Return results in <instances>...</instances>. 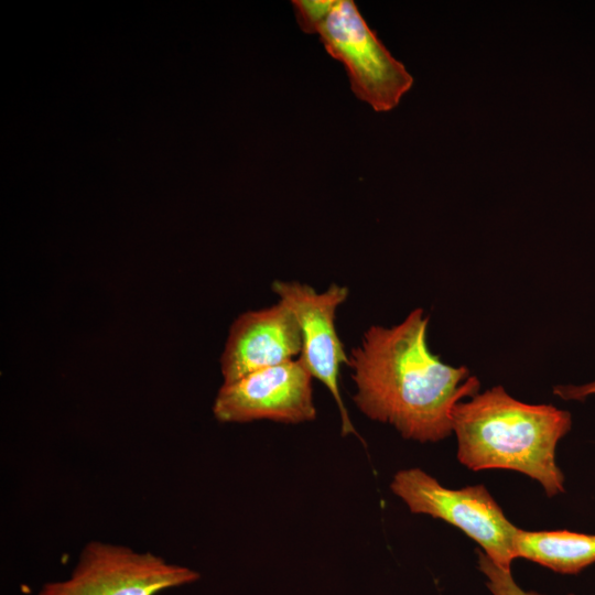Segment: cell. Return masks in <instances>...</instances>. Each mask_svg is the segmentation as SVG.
Instances as JSON below:
<instances>
[{
    "label": "cell",
    "instance_id": "obj_6",
    "mask_svg": "<svg viewBox=\"0 0 595 595\" xmlns=\"http://www.w3.org/2000/svg\"><path fill=\"white\" fill-rule=\"evenodd\" d=\"M310 370L298 357L223 383L213 413L219 422L271 420L302 423L316 418Z\"/></svg>",
    "mask_w": 595,
    "mask_h": 595
},
{
    "label": "cell",
    "instance_id": "obj_10",
    "mask_svg": "<svg viewBox=\"0 0 595 595\" xmlns=\"http://www.w3.org/2000/svg\"><path fill=\"white\" fill-rule=\"evenodd\" d=\"M478 566L486 575V585L493 595H542L533 591H523L515 582L511 571L496 565L484 552H478Z\"/></svg>",
    "mask_w": 595,
    "mask_h": 595
},
{
    "label": "cell",
    "instance_id": "obj_8",
    "mask_svg": "<svg viewBox=\"0 0 595 595\" xmlns=\"http://www.w3.org/2000/svg\"><path fill=\"white\" fill-rule=\"evenodd\" d=\"M302 346L300 324L282 301L246 312L232 323L221 355L224 383L295 359Z\"/></svg>",
    "mask_w": 595,
    "mask_h": 595
},
{
    "label": "cell",
    "instance_id": "obj_2",
    "mask_svg": "<svg viewBox=\"0 0 595 595\" xmlns=\"http://www.w3.org/2000/svg\"><path fill=\"white\" fill-rule=\"evenodd\" d=\"M457 459L473 470L510 469L537 480L548 497L565 491L556 446L572 428L569 411L530 404L495 386L453 409Z\"/></svg>",
    "mask_w": 595,
    "mask_h": 595
},
{
    "label": "cell",
    "instance_id": "obj_5",
    "mask_svg": "<svg viewBox=\"0 0 595 595\" xmlns=\"http://www.w3.org/2000/svg\"><path fill=\"white\" fill-rule=\"evenodd\" d=\"M317 34L326 52L344 64L356 97L376 111H390L413 77L368 26L353 0H337Z\"/></svg>",
    "mask_w": 595,
    "mask_h": 595
},
{
    "label": "cell",
    "instance_id": "obj_11",
    "mask_svg": "<svg viewBox=\"0 0 595 595\" xmlns=\"http://www.w3.org/2000/svg\"><path fill=\"white\" fill-rule=\"evenodd\" d=\"M337 0H293L298 23L304 33H317Z\"/></svg>",
    "mask_w": 595,
    "mask_h": 595
},
{
    "label": "cell",
    "instance_id": "obj_9",
    "mask_svg": "<svg viewBox=\"0 0 595 595\" xmlns=\"http://www.w3.org/2000/svg\"><path fill=\"white\" fill-rule=\"evenodd\" d=\"M517 558L562 574H577L595 563V534L567 530L527 531L516 537Z\"/></svg>",
    "mask_w": 595,
    "mask_h": 595
},
{
    "label": "cell",
    "instance_id": "obj_4",
    "mask_svg": "<svg viewBox=\"0 0 595 595\" xmlns=\"http://www.w3.org/2000/svg\"><path fill=\"white\" fill-rule=\"evenodd\" d=\"M199 578L197 571L153 552L94 540L68 577L44 583L37 595H158Z\"/></svg>",
    "mask_w": 595,
    "mask_h": 595
},
{
    "label": "cell",
    "instance_id": "obj_1",
    "mask_svg": "<svg viewBox=\"0 0 595 595\" xmlns=\"http://www.w3.org/2000/svg\"><path fill=\"white\" fill-rule=\"evenodd\" d=\"M429 316L420 307L392 327L374 325L348 356L355 404L407 440L439 442L453 433L452 412L479 392L465 366L441 360L428 346Z\"/></svg>",
    "mask_w": 595,
    "mask_h": 595
},
{
    "label": "cell",
    "instance_id": "obj_12",
    "mask_svg": "<svg viewBox=\"0 0 595 595\" xmlns=\"http://www.w3.org/2000/svg\"><path fill=\"white\" fill-rule=\"evenodd\" d=\"M553 393L563 400L584 401L595 394V380L585 385H558L553 387Z\"/></svg>",
    "mask_w": 595,
    "mask_h": 595
},
{
    "label": "cell",
    "instance_id": "obj_3",
    "mask_svg": "<svg viewBox=\"0 0 595 595\" xmlns=\"http://www.w3.org/2000/svg\"><path fill=\"white\" fill-rule=\"evenodd\" d=\"M390 488L413 513L441 519L478 543L499 567L511 571L519 530L484 485L451 489L420 468L394 474Z\"/></svg>",
    "mask_w": 595,
    "mask_h": 595
},
{
    "label": "cell",
    "instance_id": "obj_7",
    "mask_svg": "<svg viewBox=\"0 0 595 595\" xmlns=\"http://www.w3.org/2000/svg\"><path fill=\"white\" fill-rule=\"evenodd\" d=\"M271 289L291 309L300 324L303 346L299 357L313 378L325 385L333 396L340 414L342 434L359 437L338 386L339 369L342 364H348V356L336 333L335 313L348 296L347 286L333 283L325 292L318 293L298 281L277 280Z\"/></svg>",
    "mask_w": 595,
    "mask_h": 595
}]
</instances>
